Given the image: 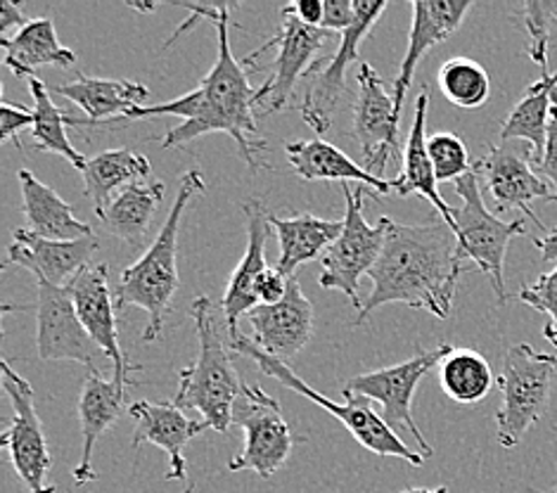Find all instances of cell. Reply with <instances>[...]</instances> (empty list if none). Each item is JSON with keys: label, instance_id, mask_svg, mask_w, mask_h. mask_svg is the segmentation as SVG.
<instances>
[{"label": "cell", "instance_id": "4316f807", "mask_svg": "<svg viewBox=\"0 0 557 493\" xmlns=\"http://www.w3.org/2000/svg\"><path fill=\"white\" fill-rule=\"evenodd\" d=\"M17 181L22 190L26 231L46 239H60V243H72V239L92 235L90 225L78 221L72 207L46 183L38 181L29 169H20Z\"/></svg>", "mask_w": 557, "mask_h": 493}, {"label": "cell", "instance_id": "ba28073f", "mask_svg": "<svg viewBox=\"0 0 557 493\" xmlns=\"http://www.w3.org/2000/svg\"><path fill=\"white\" fill-rule=\"evenodd\" d=\"M342 193L344 202H347V209H344V229L342 235L335 239V245L321 259L323 271L318 283H321L323 289L342 292L361 311L363 301L361 295H358V283L377 263L384 249L387 229H384L382 219L377 225H370L363 217V197H380L375 190L366 188V185L342 183Z\"/></svg>", "mask_w": 557, "mask_h": 493}, {"label": "cell", "instance_id": "4fadbf2b", "mask_svg": "<svg viewBox=\"0 0 557 493\" xmlns=\"http://www.w3.org/2000/svg\"><path fill=\"white\" fill-rule=\"evenodd\" d=\"M3 386L15 408V418L0 436V444L8 451L12 468L29 493H55V486L48 484L52 458L41 418L36 412L34 386L15 372L10 361H3Z\"/></svg>", "mask_w": 557, "mask_h": 493}, {"label": "cell", "instance_id": "c3c4849f", "mask_svg": "<svg viewBox=\"0 0 557 493\" xmlns=\"http://www.w3.org/2000/svg\"><path fill=\"white\" fill-rule=\"evenodd\" d=\"M193 491H195V486H193V484H190V486H188V489H185V491H181V493H193Z\"/></svg>", "mask_w": 557, "mask_h": 493}, {"label": "cell", "instance_id": "1f68e13d", "mask_svg": "<svg viewBox=\"0 0 557 493\" xmlns=\"http://www.w3.org/2000/svg\"><path fill=\"white\" fill-rule=\"evenodd\" d=\"M555 90H557V70H555V74H543L539 82H534L524 90L522 100L515 104L512 112L506 119V124H503V128H500L503 140H527L529 143L534 164H539V159L543 157V150H546Z\"/></svg>", "mask_w": 557, "mask_h": 493}, {"label": "cell", "instance_id": "ab89813d", "mask_svg": "<svg viewBox=\"0 0 557 493\" xmlns=\"http://www.w3.org/2000/svg\"><path fill=\"white\" fill-rule=\"evenodd\" d=\"M26 128H34V110L3 102V108H0V140H12L22 148L20 133Z\"/></svg>", "mask_w": 557, "mask_h": 493}, {"label": "cell", "instance_id": "7c38bea8", "mask_svg": "<svg viewBox=\"0 0 557 493\" xmlns=\"http://www.w3.org/2000/svg\"><path fill=\"white\" fill-rule=\"evenodd\" d=\"M387 0H354L356 20L347 32L339 36L335 56L330 62L311 76L307 93L301 96L299 112L313 133H327L333 126V114L347 90V70L358 62L361 64V44L363 38L375 29L382 12L387 10Z\"/></svg>", "mask_w": 557, "mask_h": 493}, {"label": "cell", "instance_id": "bcb514c9", "mask_svg": "<svg viewBox=\"0 0 557 493\" xmlns=\"http://www.w3.org/2000/svg\"><path fill=\"white\" fill-rule=\"evenodd\" d=\"M128 5L134 8V10H138V12H145V15H150V12H154V10H157V5H143V3H136V0H131Z\"/></svg>", "mask_w": 557, "mask_h": 493}, {"label": "cell", "instance_id": "e575fe53", "mask_svg": "<svg viewBox=\"0 0 557 493\" xmlns=\"http://www.w3.org/2000/svg\"><path fill=\"white\" fill-rule=\"evenodd\" d=\"M436 84L444 98L460 110H476L491 96V78L480 62L470 58H450L440 66Z\"/></svg>", "mask_w": 557, "mask_h": 493}, {"label": "cell", "instance_id": "74e56055", "mask_svg": "<svg viewBox=\"0 0 557 493\" xmlns=\"http://www.w3.org/2000/svg\"><path fill=\"white\" fill-rule=\"evenodd\" d=\"M517 297H520L527 306H532V309L550 316V323L543 328V337H546L550 344H555L557 342V266L553 271L543 273L536 283L522 285L520 292H517Z\"/></svg>", "mask_w": 557, "mask_h": 493}, {"label": "cell", "instance_id": "484cf974", "mask_svg": "<svg viewBox=\"0 0 557 493\" xmlns=\"http://www.w3.org/2000/svg\"><path fill=\"white\" fill-rule=\"evenodd\" d=\"M428 110H430V96L428 90H422L416 100V116L410 124L408 138L404 145V171L396 178V195H422L430 199V205L436 209L450 231L456 229L454 209L446 205V199L440 193V181H436L434 167L428 155Z\"/></svg>", "mask_w": 557, "mask_h": 493}, {"label": "cell", "instance_id": "f907efd6", "mask_svg": "<svg viewBox=\"0 0 557 493\" xmlns=\"http://www.w3.org/2000/svg\"><path fill=\"white\" fill-rule=\"evenodd\" d=\"M555 346H557V342H555Z\"/></svg>", "mask_w": 557, "mask_h": 493}, {"label": "cell", "instance_id": "8992f818", "mask_svg": "<svg viewBox=\"0 0 557 493\" xmlns=\"http://www.w3.org/2000/svg\"><path fill=\"white\" fill-rule=\"evenodd\" d=\"M557 356L541 354L529 344H515L503 358L498 390L503 406L496 412L498 444L515 448L548 408Z\"/></svg>", "mask_w": 557, "mask_h": 493}, {"label": "cell", "instance_id": "ee69618b", "mask_svg": "<svg viewBox=\"0 0 557 493\" xmlns=\"http://www.w3.org/2000/svg\"><path fill=\"white\" fill-rule=\"evenodd\" d=\"M29 22L32 20L24 17V12L17 3H12V0H0V34H3V38L12 29H24Z\"/></svg>", "mask_w": 557, "mask_h": 493}, {"label": "cell", "instance_id": "7a4b0ae2", "mask_svg": "<svg viewBox=\"0 0 557 493\" xmlns=\"http://www.w3.org/2000/svg\"><path fill=\"white\" fill-rule=\"evenodd\" d=\"M235 8V3H221L216 17L211 20L219 36L216 62L202 78V84L197 86L200 104H197L195 116L171 128L162 138V148H181V145L207 136V133H225V136L235 140L237 152L243 155L245 164L257 173L267 167L263 155H267L269 145L259 138L257 131V90L249 84V70L243 62L235 60L231 48L228 15Z\"/></svg>", "mask_w": 557, "mask_h": 493}, {"label": "cell", "instance_id": "7402d4cb", "mask_svg": "<svg viewBox=\"0 0 557 493\" xmlns=\"http://www.w3.org/2000/svg\"><path fill=\"white\" fill-rule=\"evenodd\" d=\"M55 96L74 102L86 116H67L70 126H102L131 110L148 108L150 88L126 78H98L78 74L74 82L52 88Z\"/></svg>", "mask_w": 557, "mask_h": 493}, {"label": "cell", "instance_id": "f546056e", "mask_svg": "<svg viewBox=\"0 0 557 493\" xmlns=\"http://www.w3.org/2000/svg\"><path fill=\"white\" fill-rule=\"evenodd\" d=\"M5 50V64L15 76H36L38 66H72L76 52L60 44L52 17H38L12 38H0Z\"/></svg>", "mask_w": 557, "mask_h": 493}, {"label": "cell", "instance_id": "8d00e7d4", "mask_svg": "<svg viewBox=\"0 0 557 493\" xmlns=\"http://www.w3.org/2000/svg\"><path fill=\"white\" fill-rule=\"evenodd\" d=\"M520 17L529 34V58H532L543 74H548V38H550V22L557 20V3H539L529 0L520 8Z\"/></svg>", "mask_w": 557, "mask_h": 493}, {"label": "cell", "instance_id": "d4e9b609", "mask_svg": "<svg viewBox=\"0 0 557 493\" xmlns=\"http://www.w3.org/2000/svg\"><path fill=\"white\" fill-rule=\"evenodd\" d=\"M285 155L292 171L301 181H330V183H358L375 190L377 195L396 193V181L377 178L366 167L356 164L349 155H344L335 145L323 138L297 140L285 145Z\"/></svg>", "mask_w": 557, "mask_h": 493}, {"label": "cell", "instance_id": "5bb4252c", "mask_svg": "<svg viewBox=\"0 0 557 493\" xmlns=\"http://www.w3.org/2000/svg\"><path fill=\"white\" fill-rule=\"evenodd\" d=\"M358 96L354 104L351 136L366 159V169L373 176L387 169L389 159L399 150L401 122L396 119L394 93L387 90V82L373 70V64H358Z\"/></svg>", "mask_w": 557, "mask_h": 493}, {"label": "cell", "instance_id": "7dc6e473", "mask_svg": "<svg viewBox=\"0 0 557 493\" xmlns=\"http://www.w3.org/2000/svg\"><path fill=\"white\" fill-rule=\"evenodd\" d=\"M401 493H448L446 486H440V489H406Z\"/></svg>", "mask_w": 557, "mask_h": 493}, {"label": "cell", "instance_id": "44dd1931", "mask_svg": "<svg viewBox=\"0 0 557 493\" xmlns=\"http://www.w3.org/2000/svg\"><path fill=\"white\" fill-rule=\"evenodd\" d=\"M96 251V235L72 239V243H60V239L38 237L26 229H15L12 231V245L8 249V263L32 271L36 280H46V283L55 287H67L86 266H90Z\"/></svg>", "mask_w": 557, "mask_h": 493}, {"label": "cell", "instance_id": "603a6c76", "mask_svg": "<svg viewBox=\"0 0 557 493\" xmlns=\"http://www.w3.org/2000/svg\"><path fill=\"white\" fill-rule=\"evenodd\" d=\"M128 416L134 418L136 430L131 446L136 451L143 444H154L166 453L169 472L166 479H185V446L207 430L202 420H193L174 402L154 404V402H134L128 406Z\"/></svg>", "mask_w": 557, "mask_h": 493}, {"label": "cell", "instance_id": "b9f144b4", "mask_svg": "<svg viewBox=\"0 0 557 493\" xmlns=\"http://www.w3.org/2000/svg\"><path fill=\"white\" fill-rule=\"evenodd\" d=\"M356 20L354 0H325L323 29L333 34H344Z\"/></svg>", "mask_w": 557, "mask_h": 493}, {"label": "cell", "instance_id": "d6a6232c", "mask_svg": "<svg viewBox=\"0 0 557 493\" xmlns=\"http://www.w3.org/2000/svg\"><path fill=\"white\" fill-rule=\"evenodd\" d=\"M440 382L456 404L474 406L484 402L498 382L486 358L476 349H450L440 366Z\"/></svg>", "mask_w": 557, "mask_h": 493}, {"label": "cell", "instance_id": "2e32d148", "mask_svg": "<svg viewBox=\"0 0 557 493\" xmlns=\"http://www.w3.org/2000/svg\"><path fill=\"white\" fill-rule=\"evenodd\" d=\"M76 306V313L88 332L92 344L110 358L114 366V380L131 386V375L140 370L126 358L119 346V330H116V299L110 287V266L96 263L86 266L72 283L67 285Z\"/></svg>", "mask_w": 557, "mask_h": 493}, {"label": "cell", "instance_id": "f35d334b", "mask_svg": "<svg viewBox=\"0 0 557 493\" xmlns=\"http://www.w3.org/2000/svg\"><path fill=\"white\" fill-rule=\"evenodd\" d=\"M534 167L539 171V176L553 188V199H550V202H557V90L553 93V108H550V124H548L546 150H543V157L539 159V164H534Z\"/></svg>", "mask_w": 557, "mask_h": 493}, {"label": "cell", "instance_id": "9c48e42d", "mask_svg": "<svg viewBox=\"0 0 557 493\" xmlns=\"http://www.w3.org/2000/svg\"><path fill=\"white\" fill-rule=\"evenodd\" d=\"M333 44H339V34L313 29V26L301 24L295 17L283 15L281 29L275 32L271 41H267L259 50L251 52V56L243 62L247 70H251L263 52L277 48L273 62L259 70V72H269L271 76L269 82L257 90V100H255L257 108L263 110L267 116L283 110L292 93H295L299 78L313 76L318 70H321V64H318L321 58L318 56Z\"/></svg>", "mask_w": 557, "mask_h": 493}, {"label": "cell", "instance_id": "5b68a950", "mask_svg": "<svg viewBox=\"0 0 557 493\" xmlns=\"http://www.w3.org/2000/svg\"><path fill=\"white\" fill-rule=\"evenodd\" d=\"M228 346L237 354L249 358L263 375L273 378L275 382H281L285 390H292L301 394L304 398H309L315 406L325 408L330 416L339 420L347 432L361 444L366 451L375 453L380 458H401L406 463L413 465V468H420V465L428 460L420 451L410 448L404 439L396 434L380 412L373 410V402H368L363 396H349L347 404H335L330 402V396L315 392L309 382H304L295 370H292L281 358H275L267 354L255 344V340L245 337L243 332H235L228 340Z\"/></svg>", "mask_w": 557, "mask_h": 493}, {"label": "cell", "instance_id": "7bdbcfd3", "mask_svg": "<svg viewBox=\"0 0 557 493\" xmlns=\"http://www.w3.org/2000/svg\"><path fill=\"white\" fill-rule=\"evenodd\" d=\"M281 15L295 17V20H299L301 24L313 26V29H323L325 3H323V0H297V3L285 5Z\"/></svg>", "mask_w": 557, "mask_h": 493}, {"label": "cell", "instance_id": "83f0119b", "mask_svg": "<svg viewBox=\"0 0 557 493\" xmlns=\"http://www.w3.org/2000/svg\"><path fill=\"white\" fill-rule=\"evenodd\" d=\"M273 233L277 235V247H281V257H277V271H283L287 278H295L299 266L309 263L321 257L335 245V239L342 235L344 221H327L318 219L309 211L295 214L289 219H281L271 214Z\"/></svg>", "mask_w": 557, "mask_h": 493}, {"label": "cell", "instance_id": "8fae6325", "mask_svg": "<svg viewBox=\"0 0 557 493\" xmlns=\"http://www.w3.org/2000/svg\"><path fill=\"white\" fill-rule=\"evenodd\" d=\"M233 422L245 430V446L225 465L228 472L251 470L269 479L287 463L292 446L301 442L292 434L277 398L261 386H245L235 404Z\"/></svg>", "mask_w": 557, "mask_h": 493}, {"label": "cell", "instance_id": "3957f363", "mask_svg": "<svg viewBox=\"0 0 557 493\" xmlns=\"http://www.w3.org/2000/svg\"><path fill=\"white\" fill-rule=\"evenodd\" d=\"M205 190L207 181L200 171L193 169L183 173V178L178 181L176 202L171 207L162 231L157 233L152 247L122 273L119 285L114 287L116 309L138 306V309L148 313L150 321L143 332V342H157L159 335H162L171 301H174L178 292L181 219L185 209L190 207L193 197L202 195Z\"/></svg>", "mask_w": 557, "mask_h": 493}, {"label": "cell", "instance_id": "d590c367", "mask_svg": "<svg viewBox=\"0 0 557 493\" xmlns=\"http://www.w3.org/2000/svg\"><path fill=\"white\" fill-rule=\"evenodd\" d=\"M428 155L440 183H456L474 171L466 143L456 133L440 131L428 136Z\"/></svg>", "mask_w": 557, "mask_h": 493}, {"label": "cell", "instance_id": "ffe728a7", "mask_svg": "<svg viewBox=\"0 0 557 493\" xmlns=\"http://www.w3.org/2000/svg\"><path fill=\"white\" fill-rule=\"evenodd\" d=\"M245 217H247V249L245 257L233 271L228 287L221 299L225 325H228L231 335H235L240 318H247L257 309V283L261 275L267 273L271 266L267 263V243L273 233L271 225V211L263 207L259 199H247L245 202Z\"/></svg>", "mask_w": 557, "mask_h": 493}, {"label": "cell", "instance_id": "60d3db41", "mask_svg": "<svg viewBox=\"0 0 557 493\" xmlns=\"http://www.w3.org/2000/svg\"><path fill=\"white\" fill-rule=\"evenodd\" d=\"M289 289V278L277 271L275 266L261 275V280L257 283V301L259 306H273V304H281L287 295Z\"/></svg>", "mask_w": 557, "mask_h": 493}, {"label": "cell", "instance_id": "277c9868", "mask_svg": "<svg viewBox=\"0 0 557 493\" xmlns=\"http://www.w3.org/2000/svg\"><path fill=\"white\" fill-rule=\"evenodd\" d=\"M200 354L178 372V392L174 404L183 410H197L207 430L225 434L231 430L235 404L245 384L237 375L233 358L225 349L216 325V309L209 297H197L190 306Z\"/></svg>", "mask_w": 557, "mask_h": 493}, {"label": "cell", "instance_id": "681fc988", "mask_svg": "<svg viewBox=\"0 0 557 493\" xmlns=\"http://www.w3.org/2000/svg\"><path fill=\"white\" fill-rule=\"evenodd\" d=\"M532 493H557V489H553V491H532Z\"/></svg>", "mask_w": 557, "mask_h": 493}, {"label": "cell", "instance_id": "ac0fdd59", "mask_svg": "<svg viewBox=\"0 0 557 493\" xmlns=\"http://www.w3.org/2000/svg\"><path fill=\"white\" fill-rule=\"evenodd\" d=\"M472 8L474 0H413V24H410L406 58L401 62L399 76L394 82V108L399 122L408 88L413 84L420 60L434 46H440L446 38L454 36Z\"/></svg>", "mask_w": 557, "mask_h": 493}, {"label": "cell", "instance_id": "4dcf8cb0", "mask_svg": "<svg viewBox=\"0 0 557 493\" xmlns=\"http://www.w3.org/2000/svg\"><path fill=\"white\" fill-rule=\"evenodd\" d=\"M164 199V183L145 181L119 193L100 217L104 231L128 247H140L148 237L154 211Z\"/></svg>", "mask_w": 557, "mask_h": 493}, {"label": "cell", "instance_id": "6da1fadb", "mask_svg": "<svg viewBox=\"0 0 557 493\" xmlns=\"http://www.w3.org/2000/svg\"><path fill=\"white\" fill-rule=\"evenodd\" d=\"M387 237L384 249L368 278L373 280L363 309L354 325H363L370 316L387 304H406L436 318H448L454 306L462 259L458 255V237L442 217L428 223L406 225L382 217Z\"/></svg>", "mask_w": 557, "mask_h": 493}, {"label": "cell", "instance_id": "836d02e7", "mask_svg": "<svg viewBox=\"0 0 557 493\" xmlns=\"http://www.w3.org/2000/svg\"><path fill=\"white\" fill-rule=\"evenodd\" d=\"M29 90L34 98V128H32V138L38 152H50V155H60L67 159V162L84 171L88 159L84 155H78L76 148L72 145L67 136V114H64L55 102L50 98L48 86L41 82L38 76L29 78Z\"/></svg>", "mask_w": 557, "mask_h": 493}, {"label": "cell", "instance_id": "f6af8a7d", "mask_svg": "<svg viewBox=\"0 0 557 493\" xmlns=\"http://www.w3.org/2000/svg\"><path fill=\"white\" fill-rule=\"evenodd\" d=\"M532 243L541 251V259L543 261H546V263H555L557 261V229L548 231L543 237H534Z\"/></svg>", "mask_w": 557, "mask_h": 493}, {"label": "cell", "instance_id": "cb8c5ba5", "mask_svg": "<svg viewBox=\"0 0 557 493\" xmlns=\"http://www.w3.org/2000/svg\"><path fill=\"white\" fill-rule=\"evenodd\" d=\"M128 386L112 380H104L98 370H88L86 380L78 394V422H82V460L74 468L76 484H88L96 479L92 470V451H96L98 439L108 432L112 424L122 418L126 406Z\"/></svg>", "mask_w": 557, "mask_h": 493}, {"label": "cell", "instance_id": "30bf717a", "mask_svg": "<svg viewBox=\"0 0 557 493\" xmlns=\"http://www.w3.org/2000/svg\"><path fill=\"white\" fill-rule=\"evenodd\" d=\"M450 349H454V346L444 342L432 352H418L404 363L363 372V375L347 380V384L342 386V392L347 396H363L368 402L380 404L384 422H387L399 436L408 434L418 444L422 456L430 458L434 456V448L428 444V439L422 436L410 404H413V394L420 380L428 375L434 366H442Z\"/></svg>", "mask_w": 557, "mask_h": 493}, {"label": "cell", "instance_id": "52a82bcc", "mask_svg": "<svg viewBox=\"0 0 557 493\" xmlns=\"http://www.w3.org/2000/svg\"><path fill=\"white\" fill-rule=\"evenodd\" d=\"M456 185V195L460 197V207L454 209L458 255L462 261H472L494 285L498 304L508 301L506 292V255L512 237L527 235V221H500L488 211L476 171H470Z\"/></svg>", "mask_w": 557, "mask_h": 493}, {"label": "cell", "instance_id": "e0dca14e", "mask_svg": "<svg viewBox=\"0 0 557 493\" xmlns=\"http://www.w3.org/2000/svg\"><path fill=\"white\" fill-rule=\"evenodd\" d=\"M474 171L476 176L484 178L486 190L498 211L520 209L524 217L536 223V229H543L532 202L534 199L550 202L553 188L539 176L532 152L488 145L486 155L474 164Z\"/></svg>", "mask_w": 557, "mask_h": 493}, {"label": "cell", "instance_id": "9a60e30c", "mask_svg": "<svg viewBox=\"0 0 557 493\" xmlns=\"http://www.w3.org/2000/svg\"><path fill=\"white\" fill-rule=\"evenodd\" d=\"M36 349L44 361H76L96 368V344L76 313L70 287L36 280Z\"/></svg>", "mask_w": 557, "mask_h": 493}, {"label": "cell", "instance_id": "f1b7e54d", "mask_svg": "<svg viewBox=\"0 0 557 493\" xmlns=\"http://www.w3.org/2000/svg\"><path fill=\"white\" fill-rule=\"evenodd\" d=\"M152 164L148 157H143L134 150L119 148V150H104L96 157H90L84 176V193L90 199L92 211L100 219L104 209L112 205L114 193H124L128 185L150 181Z\"/></svg>", "mask_w": 557, "mask_h": 493}, {"label": "cell", "instance_id": "d6986e66", "mask_svg": "<svg viewBox=\"0 0 557 493\" xmlns=\"http://www.w3.org/2000/svg\"><path fill=\"white\" fill-rule=\"evenodd\" d=\"M255 332V344L267 354L281 358H295L313 337V304L304 295L297 278H289V289L281 304L257 306L247 316Z\"/></svg>", "mask_w": 557, "mask_h": 493}]
</instances>
